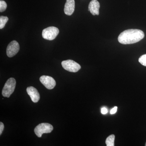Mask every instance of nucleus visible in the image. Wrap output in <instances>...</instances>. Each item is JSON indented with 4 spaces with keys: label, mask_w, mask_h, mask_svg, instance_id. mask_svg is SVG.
Segmentation results:
<instances>
[{
    "label": "nucleus",
    "mask_w": 146,
    "mask_h": 146,
    "mask_svg": "<svg viewBox=\"0 0 146 146\" xmlns=\"http://www.w3.org/2000/svg\"><path fill=\"white\" fill-rule=\"evenodd\" d=\"M145 34L141 30L128 29L122 32L118 36V41L123 44H134L143 39Z\"/></svg>",
    "instance_id": "obj_1"
},
{
    "label": "nucleus",
    "mask_w": 146,
    "mask_h": 146,
    "mask_svg": "<svg viewBox=\"0 0 146 146\" xmlns=\"http://www.w3.org/2000/svg\"><path fill=\"white\" fill-rule=\"evenodd\" d=\"M16 85V81L15 79L12 78L9 79L3 89L2 94L3 96L9 98L14 92Z\"/></svg>",
    "instance_id": "obj_2"
},
{
    "label": "nucleus",
    "mask_w": 146,
    "mask_h": 146,
    "mask_svg": "<svg viewBox=\"0 0 146 146\" xmlns=\"http://www.w3.org/2000/svg\"><path fill=\"white\" fill-rule=\"evenodd\" d=\"M53 129L52 125L48 123H42L36 126L34 129V132L36 136L39 138L42 137L44 133H50Z\"/></svg>",
    "instance_id": "obj_3"
},
{
    "label": "nucleus",
    "mask_w": 146,
    "mask_h": 146,
    "mask_svg": "<svg viewBox=\"0 0 146 146\" xmlns=\"http://www.w3.org/2000/svg\"><path fill=\"white\" fill-rule=\"evenodd\" d=\"M59 29L54 27H50L44 29L42 31L43 38L48 40H52L55 39L59 33Z\"/></svg>",
    "instance_id": "obj_4"
},
{
    "label": "nucleus",
    "mask_w": 146,
    "mask_h": 146,
    "mask_svg": "<svg viewBox=\"0 0 146 146\" xmlns=\"http://www.w3.org/2000/svg\"><path fill=\"white\" fill-rule=\"evenodd\" d=\"M61 65L65 70L72 72H76L81 69V66L78 63L72 60H64Z\"/></svg>",
    "instance_id": "obj_5"
},
{
    "label": "nucleus",
    "mask_w": 146,
    "mask_h": 146,
    "mask_svg": "<svg viewBox=\"0 0 146 146\" xmlns=\"http://www.w3.org/2000/svg\"><path fill=\"white\" fill-rule=\"evenodd\" d=\"M20 50V46L17 41H12L9 43L7 48L6 53L9 57H13L17 54Z\"/></svg>",
    "instance_id": "obj_6"
},
{
    "label": "nucleus",
    "mask_w": 146,
    "mask_h": 146,
    "mask_svg": "<svg viewBox=\"0 0 146 146\" xmlns=\"http://www.w3.org/2000/svg\"><path fill=\"white\" fill-rule=\"evenodd\" d=\"M41 83L48 89H52L56 86V82L54 79L48 76H42L39 79Z\"/></svg>",
    "instance_id": "obj_7"
},
{
    "label": "nucleus",
    "mask_w": 146,
    "mask_h": 146,
    "mask_svg": "<svg viewBox=\"0 0 146 146\" xmlns=\"http://www.w3.org/2000/svg\"><path fill=\"white\" fill-rule=\"evenodd\" d=\"M27 93L33 102L36 103L40 99V95L37 89L33 86H29L27 89Z\"/></svg>",
    "instance_id": "obj_8"
},
{
    "label": "nucleus",
    "mask_w": 146,
    "mask_h": 146,
    "mask_svg": "<svg viewBox=\"0 0 146 146\" xmlns=\"http://www.w3.org/2000/svg\"><path fill=\"white\" fill-rule=\"evenodd\" d=\"M100 4L97 0H92L89 3V11L94 16L99 15Z\"/></svg>",
    "instance_id": "obj_9"
},
{
    "label": "nucleus",
    "mask_w": 146,
    "mask_h": 146,
    "mask_svg": "<svg viewBox=\"0 0 146 146\" xmlns=\"http://www.w3.org/2000/svg\"><path fill=\"white\" fill-rule=\"evenodd\" d=\"M74 0H66L64 10L65 14L68 16H71L74 13Z\"/></svg>",
    "instance_id": "obj_10"
},
{
    "label": "nucleus",
    "mask_w": 146,
    "mask_h": 146,
    "mask_svg": "<svg viewBox=\"0 0 146 146\" xmlns=\"http://www.w3.org/2000/svg\"><path fill=\"white\" fill-rule=\"evenodd\" d=\"M115 136L112 134L108 136L106 140V144L107 146H114L115 145Z\"/></svg>",
    "instance_id": "obj_11"
},
{
    "label": "nucleus",
    "mask_w": 146,
    "mask_h": 146,
    "mask_svg": "<svg viewBox=\"0 0 146 146\" xmlns=\"http://www.w3.org/2000/svg\"><path fill=\"white\" fill-rule=\"evenodd\" d=\"M8 20L9 18L7 16H1L0 17V29H1L4 27Z\"/></svg>",
    "instance_id": "obj_12"
},
{
    "label": "nucleus",
    "mask_w": 146,
    "mask_h": 146,
    "mask_svg": "<svg viewBox=\"0 0 146 146\" xmlns=\"http://www.w3.org/2000/svg\"><path fill=\"white\" fill-rule=\"evenodd\" d=\"M7 7V4L5 1H0V12H2L5 11Z\"/></svg>",
    "instance_id": "obj_13"
},
{
    "label": "nucleus",
    "mask_w": 146,
    "mask_h": 146,
    "mask_svg": "<svg viewBox=\"0 0 146 146\" xmlns=\"http://www.w3.org/2000/svg\"><path fill=\"white\" fill-rule=\"evenodd\" d=\"M139 63L142 65L146 67V54L141 56L138 59Z\"/></svg>",
    "instance_id": "obj_14"
},
{
    "label": "nucleus",
    "mask_w": 146,
    "mask_h": 146,
    "mask_svg": "<svg viewBox=\"0 0 146 146\" xmlns=\"http://www.w3.org/2000/svg\"><path fill=\"white\" fill-rule=\"evenodd\" d=\"M4 128V125L3 123L1 122H0V135H1Z\"/></svg>",
    "instance_id": "obj_15"
},
{
    "label": "nucleus",
    "mask_w": 146,
    "mask_h": 146,
    "mask_svg": "<svg viewBox=\"0 0 146 146\" xmlns=\"http://www.w3.org/2000/svg\"><path fill=\"white\" fill-rule=\"evenodd\" d=\"M117 106H115L114 108H112V109L110 110V114L112 115V114H115V113L117 112Z\"/></svg>",
    "instance_id": "obj_16"
},
{
    "label": "nucleus",
    "mask_w": 146,
    "mask_h": 146,
    "mask_svg": "<svg viewBox=\"0 0 146 146\" xmlns=\"http://www.w3.org/2000/svg\"><path fill=\"white\" fill-rule=\"evenodd\" d=\"M108 112L107 109L106 108H103L101 109V113L103 115L107 114Z\"/></svg>",
    "instance_id": "obj_17"
},
{
    "label": "nucleus",
    "mask_w": 146,
    "mask_h": 146,
    "mask_svg": "<svg viewBox=\"0 0 146 146\" xmlns=\"http://www.w3.org/2000/svg\"><path fill=\"white\" fill-rule=\"evenodd\" d=\"M145 146H146V142L145 145Z\"/></svg>",
    "instance_id": "obj_18"
}]
</instances>
